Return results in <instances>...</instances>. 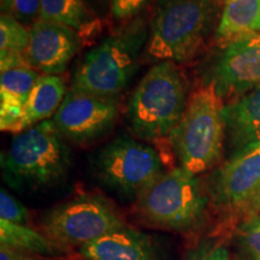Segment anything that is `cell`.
<instances>
[{"instance_id":"obj_1","label":"cell","mask_w":260,"mask_h":260,"mask_svg":"<svg viewBox=\"0 0 260 260\" xmlns=\"http://www.w3.org/2000/svg\"><path fill=\"white\" fill-rule=\"evenodd\" d=\"M220 15L216 0H157L146 58L157 63L193 60L218 27Z\"/></svg>"},{"instance_id":"obj_2","label":"cell","mask_w":260,"mask_h":260,"mask_svg":"<svg viewBox=\"0 0 260 260\" xmlns=\"http://www.w3.org/2000/svg\"><path fill=\"white\" fill-rule=\"evenodd\" d=\"M71 152L52 121H44L12 138L2 153L4 181L19 191H42L63 183Z\"/></svg>"},{"instance_id":"obj_3","label":"cell","mask_w":260,"mask_h":260,"mask_svg":"<svg viewBox=\"0 0 260 260\" xmlns=\"http://www.w3.org/2000/svg\"><path fill=\"white\" fill-rule=\"evenodd\" d=\"M148 34L149 25L145 18L136 17L125 22L84 54L75 69L71 88L118 96L138 70Z\"/></svg>"},{"instance_id":"obj_4","label":"cell","mask_w":260,"mask_h":260,"mask_svg":"<svg viewBox=\"0 0 260 260\" xmlns=\"http://www.w3.org/2000/svg\"><path fill=\"white\" fill-rule=\"evenodd\" d=\"M188 81L174 61H159L142 77L126 105L132 132L142 140L170 136L180 123L189 99Z\"/></svg>"},{"instance_id":"obj_5","label":"cell","mask_w":260,"mask_h":260,"mask_svg":"<svg viewBox=\"0 0 260 260\" xmlns=\"http://www.w3.org/2000/svg\"><path fill=\"white\" fill-rule=\"evenodd\" d=\"M223 106L213 84L200 83L190 93L186 111L169 136L180 167L194 176L213 169L223 157Z\"/></svg>"},{"instance_id":"obj_6","label":"cell","mask_w":260,"mask_h":260,"mask_svg":"<svg viewBox=\"0 0 260 260\" xmlns=\"http://www.w3.org/2000/svg\"><path fill=\"white\" fill-rule=\"evenodd\" d=\"M210 206L206 186L181 167L162 172L135 199V213L147 225L188 233L203 225Z\"/></svg>"},{"instance_id":"obj_7","label":"cell","mask_w":260,"mask_h":260,"mask_svg":"<svg viewBox=\"0 0 260 260\" xmlns=\"http://www.w3.org/2000/svg\"><path fill=\"white\" fill-rule=\"evenodd\" d=\"M125 226L111 203L100 195L83 194L54 207L42 219V233L60 248L70 249L95 241Z\"/></svg>"},{"instance_id":"obj_8","label":"cell","mask_w":260,"mask_h":260,"mask_svg":"<svg viewBox=\"0 0 260 260\" xmlns=\"http://www.w3.org/2000/svg\"><path fill=\"white\" fill-rule=\"evenodd\" d=\"M95 171L104 186L119 197L134 200L165 172L160 154L149 145L128 135L117 136L100 149Z\"/></svg>"},{"instance_id":"obj_9","label":"cell","mask_w":260,"mask_h":260,"mask_svg":"<svg viewBox=\"0 0 260 260\" xmlns=\"http://www.w3.org/2000/svg\"><path fill=\"white\" fill-rule=\"evenodd\" d=\"M210 206L225 219L245 220L260 210V145L228 158L206 183Z\"/></svg>"},{"instance_id":"obj_10","label":"cell","mask_w":260,"mask_h":260,"mask_svg":"<svg viewBox=\"0 0 260 260\" xmlns=\"http://www.w3.org/2000/svg\"><path fill=\"white\" fill-rule=\"evenodd\" d=\"M119 98L70 88L52 122L65 140L84 145L105 136L116 124Z\"/></svg>"},{"instance_id":"obj_11","label":"cell","mask_w":260,"mask_h":260,"mask_svg":"<svg viewBox=\"0 0 260 260\" xmlns=\"http://www.w3.org/2000/svg\"><path fill=\"white\" fill-rule=\"evenodd\" d=\"M206 82L213 84L224 104L260 84V31L223 46Z\"/></svg>"},{"instance_id":"obj_12","label":"cell","mask_w":260,"mask_h":260,"mask_svg":"<svg viewBox=\"0 0 260 260\" xmlns=\"http://www.w3.org/2000/svg\"><path fill=\"white\" fill-rule=\"evenodd\" d=\"M29 32L25 60L44 75L63 74L82 44V38L74 29L44 18H39Z\"/></svg>"},{"instance_id":"obj_13","label":"cell","mask_w":260,"mask_h":260,"mask_svg":"<svg viewBox=\"0 0 260 260\" xmlns=\"http://www.w3.org/2000/svg\"><path fill=\"white\" fill-rule=\"evenodd\" d=\"M223 119L229 157L260 145V84L224 104Z\"/></svg>"},{"instance_id":"obj_14","label":"cell","mask_w":260,"mask_h":260,"mask_svg":"<svg viewBox=\"0 0 260 260\" xmlns=\"http://www.w3.org/2000/svg\"><path fill=\"white\" fill-rule=\"evenodd\" d=\"M86 260H160L148 235L123 226L80 248Z\"/></svg>"},{"instance_id":"obj_15","label":"cell","mask_w":260,"mask_h":260,"mask_svg":"<svg viewBox=\"0 0 260 260\" xmlns=\"http://www.w3.org/2000/svg\"><path fill=\"white\" fill-rule=\"evenodd\" d=\"M65 94H67L65 83L59 76L56 75L40 76L24 106L18 133L47 121L48 117L56 113L59 109Z\"/></svg>"},{"instance_id":"obj_16","label":"cell","mask_w":260,"mask_h":260,"mask_svg":"<svg viewBox=\"0 0 260 260\" xmlns=\"http://www.w3.org/2000/svg\"><path fill=\"white\" fill-rule=\"evenodd\" d=\"M260 17V0H224L216 40L225 46L237 39L255 32Z\"/></svg>"},{"instance_id":"obj_17","label":"cell","mask_w":260,"mask_h":260,"mask_svg":"<svg viewBox=\"0 0 260 260\" xmlns=\"http://www.w3.org/2000/svg\"><path fill=\"white\" fill-rule=\"evenodd\" d=\"M40 18L67 25L83 37L99 29V19L86 0H41Z\"/></svg>"},{"instance_id":"obj_18","label":"cell","mask_w":260,"mask_h":260,"mask_svg":"<svg viewBox=\"0 0 260 260\" xmlns=\"http://www.w3.org/2000/svg\"><path fill=\"white\" fill-rule=\"evenodd\" d=\"M0 246L39 255H60L64 249L52 240L25 224H15L0 219Z\"/></svg>"},{"instance_id":"obj_19","label":"cell","mask_w":260,"mask_h":260,"mask_svg":"<svg viewBox=\"0 0 260 260\" xmlns=\"http://www.w3.org/2000/svg\"><path fill=\"white\" fill-rule=\"evenodd\" d=\"M39 79V71L29 65L3 71L0 75V95L17 100L25 105Z\"/></svg>"},{"instance_id":"obj_20","label":"cell","mask_w":260,"mask_h":260,"mask_svg":"<svg viewBox=\"0 0 260 260\" xmlns=\"http://www.w3.org/2000/svg\"><path fill=\"white\" fill-rule=\"evenodd\" d=\"M30 32L29 28L11 16L2 14L0 17V56L21 54L27 51Z\"/></svg>"},{"instance_id":"obj_21","label":"cell","mask_w":260,"mask_h":260,"mask_svg":"<svg viewBox=\"0 0 260 260\" xmlns=\"http://www.w3.org/2000/svg\"><path fill=\"white\" fill-rule=\"evenodd\" d=\"M236 240L247 260H260V216L254 214L242 220L237 226Z\"/></svg>"},{"instance_id":"obj_22","label":"cell","mask_w":260,"mask_h":260,"mask_svg":"<svg viewBox=\"0 0 260 260\" xmlns=\"http://www.w3.org/2000/svg\"><path fill=\"white\" fill-rule=\"evenodd\" d=\"M2 14L30 28L41 16V0H2Z\"/></svg>"},{"instance_id":"obj_23","label":"cell","mask_w":260,"mask_h":260,"mask_svg":"<svg viewBox=\"0 0 260 260\" xmlns=\"http://www.w3.org/2000/svg\"><path fill=\"white\" fill-rule=\"evenodd\" d=\"M28 210L16 198L5 189L0 191V219L15 224H25L28 222Z\"/></svg>"},{"instance_id":"obj_24","label":"cell","mask_w":260,"mask_h":260,"mask_svg":"<svg viewBox=\"0 0 260 260\" xmlns=\"http://www.w3.org/2000/svg\"><path fill=\"white\" fill-rule=\"evenodd\" d=\"M151 0H111L110 11L116 21L128 22L136 18Z\"/></svg>"},{"instance_id":"obj_25","label":"cell","mask_w":260,"mask_h":260,"mask_svg":"<svg viewBox=\"0 0 260 260\" xmlns=\"http://www.w3.org/2000/svg\"><path fill=\"white\" fill-rule=\"evenodd\" d=\"M187 260H230V252L220 242H203L189 253Z\"/></svg>"},{"instance_id":"obj_26","label":"cell","mask_w":260,"mask_h":260,"mask_svg":"<svg viewBox=\"0 0 260 260\" xmlns=\"http://www.w3.org/2000/svg\"><path fill=\"white\" fill-rule=\"evenodd\" d=\"M0 260H37L29 253L17 251L6 246H0Z\"/></svg>"},{"instance_id":"obj_27","label":"cell","mask_w":260,"mask_h":260,"mask_svg":"<svg viewBox=\"0 0 260 260\" xmlns=\"http://www.w3.org/2000/svg\"><path fill=\"white\" fill-rule=\"evenodd\" d=\"M106 2H107V0H86V3L88 4L90 9H92V8L96 9V8H100V6L104 8V6H105V4H106ZM110 2H111V0H110Z\"/></svg>"},{"instance_id":"obj_28","label":"cell","mask_w":260,"mask_h":260,"mask_svg":"<svg viewBox=\"0 0 260 260\" xmlns=\"http://www.w3.org/2000/svg\"><path fill=\"white\" fill-rule=\"evenodd\" d=\"M255 31H260V17H259V21H258V23H256Z\"/></svg>"}]
</instances>
